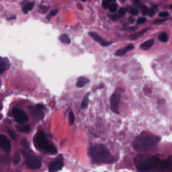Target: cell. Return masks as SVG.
Wrapping results in <instances>:
<instances>
[{"label": "cell", "mask_w": 172, "mask_h": 172, "mask_svg": "<svg viewBox=\"0 0 172 172\" xmlns=\"http://www.w3.org/2000/svg\"><path fill=\"white\" fill-rule=\"evenodd\" d=\"M134 164L140 172L163 171L172 165V156H169L166 161H162L156 156L139 155L134 158Z\"/></svg>", "instance_id": "6da1fadb"}, {"label": "cell", "mask_w": 172, "mask_h": 172, "mask_svg": "<svg viewBox=\"0 0 172 172\" xmlns=\"http://www.w3.org/2000/svg\"><path fill=\"white\" fill-rule=\"evenodd\" d=\"M89 153L92 162L95 164H112L116 161L108 149L103 144L92 145Z\"/></svg>", "instance_id": "7a4b0ae2"}, {"label": "cell", "mask_w": 172, "mask_h": 172, "mask_svg": "<svg viewBox=\"0 0 172 172\" xmlns=\"http://www.w3.org/2000/svg\"><path fill=\"white\" fill-rule=\"evenodd\" d=\"M160 140L161 138L158 136L147 132H142L135 138L133 146L136 151H146L156 147Z\"/></svg>", "instance_id": "3957f363"}, {"label": "cell", "mask_w": 172, "mask_h": 172, "mask_svg": "<svg viewBox=\"0 0 172 172\" xmlns=\"http://www.w3.org/2000/svg\"><path fill=\"white\" fill-rule=\"evenodd\" d=\"M34 143L36 147L41 149L45 152L52 155L57 153V149L54 145L48 140L44 133L39 131L35 135L34 138Z\"/></svg>", "instance_id": "277c9868"}, {"label": "cell", "mask_w": 172, "mask_h": 172, "mask_svg": "<svg viewBox=\"0 0 172 172\" xmlns=\"http://www.w3.org/2000/svg\"><path fill=\"white\" fill-rule=\"evenodd\" d=\"M123 88H117L115 91L112 94L110 99V108L111 110L116 114H119V103L121 100V93Z\"/></svg>", "instance_id": "5b68a950"}, {"label": "cell", "mask_w": 172, "mask_h": 172, "mask_svg": "<svg viewBox=\"0 0 172 172\" xmlns=\"http://www.w3.org/2000/svg\"><path fill=\"white\" fill-rule=\"evenodd\" d=\"M23 156L25 157V163L28 167L32 169H39L42 166L41 159L38 157L31 155L28 152H23Z\"/></svg>", "instance_id": "8992f818"}, {"label": "cell", "mask_w": 172, "mask_h": 172, "mask_svg": "<svg viewBox=\"0 0 172 172\" xmlns=\"http://www.w3.org/2000/svg\"><path fill=\"white\" fill-rule=\"evenodd\" d=\"M45 107L42 104H37L35 107L30 106L28 107V109L32 115L38 120L42 119L44 117V114L42 110L44 109Z\"/></svg>", "instance_id": "52a82bcc"}, {"label": "cell", "mask_w": 172, "mask_h": 172, "mask_svg": "<svg viewBox=\"0 0 172 172\" xmlns=\"http://www.w3.org/2000/svg\"><path fill=\"white\" fill-rule=\"evenodd\" d=\"M13 116L16 122L19 124H24L28 121V117L26 114L21 109H14L12 110Z\"/></svg>", "instance_id": "ba28073f"}, {"label": "cell", "mask_w": 172, "mask_h": 172, "mask_svg": "<svg viewBox=\"0 0 172 172\" xmlns=\"http://www.w3.org/2000/svg\"><path fill=\"white\" fill-rule=\"evenodd\" d=\"M64 166L63 158L62 156L56 158L54 161L51 162L49 167V172H57L63 169Z\"/></svg>", "instance_id": "9c48e42d"}, {"label": "cell", "mask_w": 172, "mask_h": 172, "mask_svg": "<svg viewBox=\"0 0 172 172\" xmlns=\"http://www.w3.org/2000/svg\"><path fill=\"white\" fill-rule=\"evenodd\" d=\"M0 148L6 153H9L11 150V142L6 136L0 134Z\"/></svg>", "instance_id": "30bf717a"}, {"label": "cell", "mask_w": 172, "mask_h": 172, "mask_svg": "<svg viewBox=\"0 0 172 172\" xmlns=\"http://www.w3.org/2000/svg\"><path fill=\"white\" fill-rule=\"evenodd\" d=\"M89 35L93 39H94L95 41L98 42L101 46H102L103 47L109 46L113 43V42L106 41L104 40L99 35H98L96 32H90Z\"/></svg>", "instance_id": "8fae6325"}, {"label": "cell", "mask_w": 172, "mask_h": 172, "mask_svg": "<svg viewBox=\"0 0 172 172\" xmlns=\"http://www.w3.org/2000/svg\"><path fill=\"white\" fill-rule=\"evenodd\" d=\"M10 67V63L7 58L0 57V74L7 70Z\"/></svg>", "instance_id": "7c38bea8"}, {"label": "cell", "mask_w": 172, "mask_h": 172, "mask_svg": "<svg viewBox=\"0 0 172 172\" xmlns=\"http://www.w3.org/2000/svg\"><path fill=\"white\" fill-rule=\"evenodd\" d=\"M134 48V46L133 44H129L127 47H124L122 48H120L117 50L115 53V55L119 57H122L126 54V53Z\"/></svg>", "instance_id": "4fadbf2b"}, {"label": "cell", "mask_w": 172, "mask_h": 172, "mask_svg": "<svg viewBox=\"0 0 172 172\" xmlns=\"http://www.w3.org/2000/svg\"><path fill=\"white\" fill-rule=\"evenodd\" d=\"M90 80L89 78H86L84 76H80L79 77L76 83V86L78 88L83 87L87 84L89 82H90Z\"/></svg>", "instance_id": "5bb4252c"}, {"label": "cell", "mask_w": 172, "mask_h": 172, "mask_svg": "<svg viewBox=\"0 0 172 172\" xmlns=\"http://www.w3.org/2000/svg\"><path fill=\"white\" fill-rule=\"evenodd\" d=\"M35 2H29L25 4H24L22 6V11L24 14H27L28 13V12L31 11L35 5Z\"/></svg>", "instance_id": "9a60e30c"}, {"label": "cell", "mask_w": 172, "mask_h": 172, "mask_svg": "<svg viewBox=\"0 0 172 172\" xmlns=\"http://www.w3.org/2000/svg\"><path fill=\"white\" fill-rule=\"evenodd\" d=\"M154 44V39H151L144 42L141 45V49L143 50H148Z\"/></svg>", "instance_id": "2e32d148"}, {"label": "cell", "mask_w": 172, "mask_h": 172, "mask_svg": "<svg viewBox=\"0 0 172 172\" xmlns=\"http://www.w3.org/2000/svg\"><path fill=\"white\" fill-rule=\"evenodd\" d=\"M147 31V29H143L141 31H138L136 33L133 34L129 36V39L130 40H135L137 39L138 38H140L142 35H143L145 32Z\"/></svg>", "instance_id": "e0dca14e"}, {"label": "cell", "mask_w": 172, "mask_h": 172, "mask_svg": "<svg viewBox=\"0 0 172 172\" xmlns=\"http://www.w3.org/2000/svg\"><path fill=\"white\" fill-rule=\"evenodd\" d=\"M90 93L89 92L87 94H86L83 101L81 103V108L82 109H85L87 107L88 105V102H89V95H90Z\"/></svg>", "instance_id": "ac0fdd59"}, {"label": "cell", "mask_w": 172, "mask_h": 172, "mask_svg": "<svg viewBox=\"0 0 172 172\" xmlns=\"http://www.w3.org/2000/svg\"><path fill=\"white\" fill-rule=\"evenodd\" d=\"M60 41L63 43H65L67 44H70L71 42L70 39L69 38L68 35L67 34H63L60 36Z\"/></svg>", "instance_id": "d6986e66"}, {"label": "cell", "mask_w": 172, "mask_h": 172, "mask_svg": "<svg viewBox=\"0 0 172 172\" xmlns=\"http://www.w3.org/2000/svg\"><path fill=\"white\" fill-rule=\"evenodd\" d=\"M17 129L20 132H29L30 130V126L28 125H22V126H17Z\"/></svg>", "instance_id": "ffe728a7"}, {"label": "cell", "mask_w": 172, "mask_h": 172, "mask_svg": "<svg viewBox=\"0 0 172 172\" xmlns=\"http://www.w3.org/2000/svg\"><path fill=\"white\" fill-rule=\"evenodd\" d=\"M75 115L73 113V112L70 110L69 112V124L70 126L73 125L75 122Z\"/></svg>", "instance_id": "44dd1931"}, {"label": "cell", "mask_w": 172, "mask_h": 172, "mask_svg": "<svg viewBox=\"0 0 172 172\" xmlns=\"http://www.w3.org/2000/svg\"><path fill=\"white\" fill-rule=\"evenodd\" d=\"M127 9L128 12L133 15H137L138 14V11L135 8H133L131 7H128Z\"/></svg>", "instance_id": "7402d4cb"}, {"label": "cell", "mask_w": 172, "mask_h": 172, "mask_svg": "<svg viewBox=\"0 0 172 172\" xmlns=\"http://www.w3.org/2000/svg\"><path fill=\"white\" fill-rule=\"evenodd\" d=\"M141 13L143 15H147L149 13V9L147 6L143 5L141 6Z\"/></svg>", "instance_id": "603a6c76"}, {"label": "cell", "mask_w": 172, "mask_h": 172, "mask_svg": "<svg viewBox=\"0 0 172 172\" xmlns=\"http://www.w3.org/2000/svg\"><path fill=\"white\" fill-rule=\"evenodd\" d=\"M159 39L162 41L167 42L168 40V35H167V33L164 32V33H162L159 37Z\"/></svg>", "instance_id": "cb8c5ba5"}, {"label": "cell", "mask_w": 172, "mask_h": 172, "mask_svg": "<svg viewBox=\"0 0 172 172\" xmlns=\"http://www.w3.org/2000/svg\"><path fill=\"white\" fill-rule=\"evenodd\" d=\"M109 8V11L111 12L112 13L115 12L117 10V4L116 3H113L111 5H110Z\"/></svg>", "instance_id": "d4e9b609"}, {"label": "cell", "mask_w": 172, "mask_h": 172, "mask_svg": "<svg viewBox=\"0 0 172 172\" xmlns=\"http://www.w3.org/2000/svg\"><path fill=\"white\" fill-rule=\"evenodd\" d=\"M39 8H40V12L42 14H45L48 11L50 7L46 6H40Z\"/></svg>", "instance_id": "484cf974"}, {"label": "cell", "mask_w": 172, "mask_h": 172, "mask_svg": "<svg viewBox=\"0 0 172 172\" xmlns=\"http://www.w3.org/2000/svg\"><path fill=\"white\" fill-rule=\"evenodd\" d=\"M8 133L13 140H15L16 139V133L14 132V131H13V130H11V129H8Z\"/></svg>", "instance_id": "4316f807"}, {"label": "cell", "mask_w": 172, "mask_h": 172, "mask_svg": "<svg viewBox=\"0 0 172 172\" xmlns=\"http://www.w3.org/2000/svg\"><path fill=\"white\" fill-rule=\"evenodd\" d=\"M110 0H103L102 2V6L104 9H107L109 7Z\"/></svg>", "instance_id": "83f0119b"}, {"label": "cell", "mask_w": 172, "mask_h": 172, "mask_svg": "<svg viewBox=\"0 0 172 172\" xmlns=\"http://www.w3.org/2000/svg\"><path fill=\"white\" fill-rule=\"evenodd\" d=\"M20 143H21V145H22V146L24 148H25V149L29 148V144H28V142H27L26 140L22 139V140L21 141Z\"/></svg>", "instance_id": "f1b7e54d"}, {"label": "cell", "mask_w": 172, "mask_h": 172, "mask_svg": "<svg viewBox=\"0 0 172 172\" xmlns=\"http://www.w3.org/2000/svg\"><path fill=\"white\" fill-rule=\"evenodd\" d=\"M126 12V9L125 8H121L119 10L118 14L120 17H121L125 15Z\"/></svg>", "instance_id": "f546056e"}, {"label": "cell", "mask_w": 172, "mask_h": 172, "mask_svg": "<svg viewBox=\"0 0 172 172\" xmlns=\"http://www.w3.org/2000/svg\"><path fill=\"white\" fill-rule=\"evenodd\" d=\"M20 161V156L18 153H16L14 156V162L15 164H18Z\"/></svg>", "instance_id": "4dcf8cb0"}, {"label": "cell", "mask_w": 172, "mask_h": 172, "mask_svg": "<svg viewBox=\"0 0 172 172\" xmlns=\"http://www.w3.org/2000/svg\"><path fill=\"white\" fill-rule=\"evenodd\" d=\"M146 21V19L144 17H141L139 19H138L137 21V23L138 24H141L144 23H145Z\"/></svg>", "instance_id": "1f68e13d"}, {"label": "cell", "mask_w": 172, "mask_h": 172, "mask_svg": "<svg viewBox=\"0 0 172 172\" xmlns=\"http://www.w3.org/2000/svg\"><path fill=\"white\" fill-rule=\"evenodd\" d=\"M110 17L113 20H117L119 18H120V17L118 13V14H112L111 15H110Z\"/></svg>", "instance_id": "d6a6232c"}, {"label": "cell", "mask_w": 172, "mask_h": 172, "mask_svg": "<svg viewBox=\"0 0 172 172\" xmlns=\"http://www.w3.org/2000/svg\"><path fill=\"white\" fill-rule=\"evenodd\" d=\"M158 15L162 17H166L169 16V13L167 12H160Z\"/></svg>", "instance_id": "836d02e7"}, {"label": "cell", "mask_w": 172, "mask_h": 172, "mask_svg": "<svg viewBox=\"0 0 172 172\" xmlns=\"http://www.w3.org/2000/svg\"><path fill=\"white\" fill-rule=\"evenodd\" d=\"M58 10L57 9H54V10H52L50 12V15L51 16H55L56 14H57V13H58Z\"/></svg>", "instance_id": "e575fe53"}, {"label": "cell", "mask_w": 172, "mask_h": 172, "mask_svg": "<svg viewBox=\"0 0 172 172\" xmlns=\"http://www.w3.org/2000/svg\"><path fill=\"white\" fill-rule=\"evenodd\" d=\"M134 5L137 7H140L141 6V2L139 0H134L133 1Z\"/></svg>", "instance_id": "d590c367"}, {"label": "cell", "mask_w": 172, "mask_h": 172, "mask_svg": "<svg viewBox=\"0 0 172 172\" xmlns=\"http://www.w3.org/2000/svg\"><path fill=\"white\" fill-rule=\"evenodd\" d=\"M148 14H149V16L150 17H153V16L155 15V12H154V11L151 9H150V10L149 11Z\"/></svg>", "instance_id": "8d00e7d4"}, {"label": "cell", "mask_w": 172, "mask_h": 172, "mask_svg": "<svg viewBox=\"0 0 172 172\" xmlns=\"http://www.w3.org/2000/svg\"><path fill=\"white\" fill-rule=\"evenodd\" d=\"M167 20V19H160V20H156L155 21V22L154 24L158 23H162L164 22V21H166Z\"/></svg>", "instance_id": "74e56055"}, {"label": "cell", "mask_w": 172, "mask_h": 172, "mask_svg": "<svg viewBox=\"0 0 172 172\" xmlns=\"http://www.w3.org/2000/svg\"><path fill=\"white\" fill-rule=\"evenodd\" d=\"M15 19H16V16H10V17H9L8 18H7L6 20H8V21H10V20H14Z\"/></svg>", "instance_id": "f35d334b"}, {"label": "cell", "mask_w": 172, "mask_h": 172, "mask_svg": "<svg viewBox=\"0 0 172 172\" xmlns=\"http://www.w3.org/2000/svg\"><path fill=\"white\" fill-rule=\"evenodd\" d=\"M128 21L130 23H133L135 21V19L133 18V17H129L128 18Z\"/></svg>", "instance_id": "ab89813d"}, {"label": "cell", "mask_w": 172, "mask_h": 172, "mask_svg": "<svg viewBox=\"0 0 172 172\" xmlns=\"http://www.w3.org/2000/svg\"><path fill=\"white\" fill-rule=\"evenodd\" d=\"M136 28L134 27H129V28H128L126 29L128 31H130V32H133V31H135L136 30Z\"/></svg>", "instance_id": "60d3db41"}, {"label": "cell", "mask_w": 172, "mask_h": 172, "mask_svg": "<svg viewBox=\"0 0 172 172\" xmlns=\"http://www.w3.org/2000/svg\"><path fill=\"white\" fill-rule=\"evenodd\" d=\"M51 17H52V16L50 15V14H48V15L47 16L46 18H47V19L48 21H50V19H51Z\"/></svg>", "instance_id": "b9f144b4"}, {"label": "cell", "mask_w": 172, "mask_h": 172, "mask_svg": "<svg viewBox=\"0 0 172 172\" xmlns=\"http://www.w3.org/2000/svg\"><path fill=\"white\" fill-rule=\"evenodd\" d=\"M104 87V84L102 83L100 85V86H99L98 89H101V88H103Z\"/></svg>", "instance_id": "7bdbcfd3"}, {"label": "cell", "mask_w": 172, "mask_h": 172, "mask_svg": "<svg viewBox=\"0 0 172 172\" xmlns=\"http://www.w3.org/2000/svg\"><path fill=\"white\" fill-rule=\"evenodd\" d=\"M115 1H116V0H110V2H111H111H115Z\"/></svg>", "instance_id": "ee69618b"}, {"label": "cell", "mask_w": 172, "mask_h": 172, "mask_svg": "<svg viewBox=\"0 0 172 172\" xmlns=\"http://www.w3.org/2000/svg\"><path fill=\"white\" fill-rule=\"evenodd\" d=\"M82 1H83V2H85V1H86L87 0H81Z\"/></svg>", "instance_id": "f6af8a7d"}, {"label": "cell", "mask_w": 172, "mask_h": 172, "mask_svg": "<svg viewBox=\"0 0 172 172\" xmlns=\"http://www.w3.org/2000/svg\"><path fill=\"white\" fill-rule=\"evenodd\" d=\"M170 8H171V9H172V5H171V6H170Z\"/></svg>", "instance_id": "bcb514c9"}, {"label": "cell", "mask_w": 172, "mask_h": 172, "mask_svg": "<svg viewBox=\"0 0 172 172\" xmlns=\"http://www.w3.org/2000/svg\"><path fill=\"white\" fill-rule=\"evenodd\" d=\"M133 1H134V0H133Z\"/></svg>", "instance_id": "7dc6e473"}]
</instances>
